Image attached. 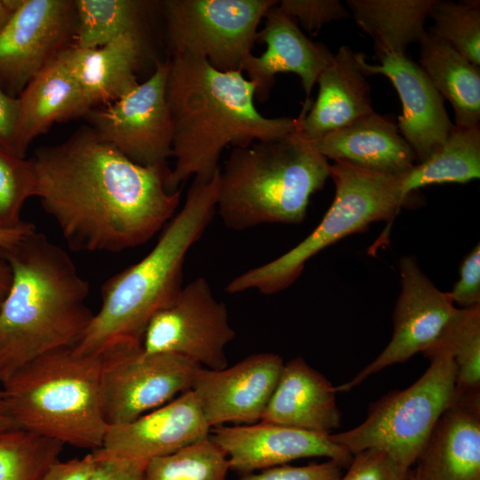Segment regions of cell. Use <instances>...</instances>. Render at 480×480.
Wrapping results in <instances>:
<instances>
[{"label":"cell","instance_id":"5bb4252c","mask_svg":"<svg viewBox=\"0 0 480 480\" xmlns=\"http://www.w3.org/2000/svg\"><path fill=\"white\" fill-rule=\"evenodd\" d=\"M401 292L393 314V335L384 350L349 381L335 387L349 391L372 374L404 363L430 348L441 336L457 307L450 292L437 289L412 256L399 261Z\"/></svg>","mask_w":480,"mask_h":480},{"label":"cell","instance_id":"e0dca14e","mask_svg":"<svg viewBox=\"0 0 480 480\" xmlns=\"http://www.w3.org/2000/svg\"><path fill=\"white\" fill-rule=\"evenodd\" d=\"M200 404L191 389L123 425L108 426L102 457L147 462L210 436Z\"/></svg>","mask_w":480,"mask_h":480},{"label":"cell","instance_id":"60d3db41","mask_svg":"<svg viewBox=\"0 0 480 480\" xmlns=\"http://www.w3.org/2000/svg\"><path fill=\"white\" fill-rule=\"evenodd\" d=\"M19 109V98L8 95L0 88V148L15 155Z\"/></svg>","mask_w":480,"mask_h":480},{"label":"cell","instance_id":"8d00e7d4","mask_svg":"<svg viewBox=\"0 0 480 480\" xmlns=\"http://www.w3.org/2000/svg\"><path fill=\"white\" fill-rule=\"evenodd\" d=\"M342 468L340 464L332 460L306 466L284 464L242 475L240 480H340Z\"/></svg>","mask_w":480,"mask_h":480},{"label":"cell","instance_id":"d4e9b609","mask_svg":"<svg viewBox=\"0 0 480 480\" xmlns=\"http://www.w3.org/2000/svg\"><path fill=\"white\" fill-rule=\"evenodd\" d=\"M16 154L26 157L30 143L55 123L85 116L92 108L61 53L36 75L19 95Z\"/></svg>","mask_w":480,"mask_h":480},{"label":"cell","instance_id":"6da1fadb","mask_svg":"<svg viewBox=\"0 0 480 480\" xmlns=\"http://www.w3.org/2000/svg\"><path fill=\"white\" fill-rule=\"evenodd\" d=\"M36 197L76 252H120L148 242L174 217L181 189L169 192L171 169L138 164L91 126L37 148Z\"/></svg>","mask_w":480,"mask_h":480},{"label":"cell","instance_id":"603a6c76","mask_svg":"<svg viewBox=\"0 0 480 480\" xmlns=\"http://www.w3.org/2000/svg\"><path fill=\"white\" fill-rule=\"evenodd\" d=\"M310 143L327 160L393 176L406 174L417 164L396 124L375 111Z\"/></svg>","mask_w":480,"mask_h":480},{"label":"cell","instance_id":"d6a6232c","mask_svg":"<svg viewBox=\"0 0 480 480\" xmlns=\"http://www.w3.org/2000/svg\"><path fill=\"white\" fill-rule=\"evenodd\" d=\"M428 32L450 44L471 63L480 67V2L435 0Z\"/></svg>","mask_w":480,"mask_h":480},{"label":"cell","instance_id":"b9f144b4","mask_svg":"<svg viewBox=\"0 0 480 480\" xmlns=\"http://www.w3.org/2000/svg\"><path fill=\"white\" fill-rule=\"evenodd\" d=\"M35 229V226L27 221H24L20 226L16 228L0 226V249L12 247Z\"/></svg>","mask_w":480,"mask_h":480},{"label":"cell","instance_id":"52a82bcc","mask_svg":"<svg viewBox=\"0 0 480 480\" xmlns=\"http://www.w3.org/2000/svg\"><path fill=\"white\" fill-rule=\"evenodd\" d=\"M330 177L335 196L318 226L289 252L235 277L226 292L253 289L269 295L286 289L310 258L348 235L364 231L372 222L393 220L411 196L403 192L402 175L380 173L345 161L330 165Z\"/></svg>","mask_w":480,"mask_h":480},{"label":"cell","instance_id":"30bf717a","mask_svg":"<svg viewBox=\"0 0 480 480\" xmlns=\"http://www.w3.org/2000/svg\"><path fill=\"white\" fill-rule=\"evenodd\" d=\"M101 355L102 404L108 426L129 423L190 389L202 368L179 355L145 353L142 345Z\"/></svg>","mask_w":480,"mask_h":480},{"label":"cell","instance_id":"8992f818","mask_svg":"<svg viewBox=\"0 0 480 480\" xmlns=\"http://www.w3.org/2000/svg\"><path fill=\"white\" fill-rule=\"evenodd\" d=\"M102 364V355L70 347L20 368L0 387L18 427L80 449H100L108 427Z\"/></svg>","mask_w":480,"mask_h":480},{"label":"cell","instance_id":"8fae6325","mask_svg":"<svg viewBox=\"0 0 480 480\" xmlns=\"http://www.w3.org/2000/svg\"><path fill=\"white\" fill-rule=\"evenodd\" d=\"M235 336L227 306L215 299L207 280L198 277L151 317L142 349L179 355L204 368L220 370L228 366L225 349Z\"/></svg>","mask_w":480,"mask_h":480},{"label":"cell","instance_id":"7c38bea8","mask_svg":"<svg viewBox=\"0 0 480 480\" xmlns=\"http://www.w3.org/2000/svg\"><path fill=\"white\" fill-rule=\"evenodd\" d=\"M169 67V58L157 60L145 82L85 116L100 140L140 165L164 164L172 156V123L166 100Z\"/></svg>","mask_w":480,"mask_h":480},{"label":"cell","instance_id":"ba28073f","mask_svg":"<svg viewBox=\"0 0 480 480\" xmlns=\"http://www.w3.org/2000/svg\"><path fill=\"white\" fill-rule=\"evenodd\" d=\"M455 386L452 358L437 356L412 385L371 404L360 425L329 437L352 455L376 448L411 469L438 418L455 402Z\"/></svg>","mask_w":480,"mask_h":480},{"label":"cell","instance_id":"f6af8a7d","mask_svg":"<svg viewBox=\"0 0 480 480\" xmlns=\"http://www.w3.org/2000/svg\"><path fill=\"white\" fill-rule=\"evenodd\" d=\"M23 0H0V32L4 28Z\"/></svg>","mask_w":480,"mask_h":480},{"label":"cell","instance_id":"1f68e13d","mask_svg":"<svg viewBox=\"0 0 480 480\" xmlns=\"http://www.w3.org/2000/svg\"><path fill=\"white\" fill-rule=\"evenodd\" d=\"M64 445L20 428L0 434V480H39Z\"/></svg>","mask_w":480,"mask_h":480},{"label":"cell","instance_id":"cb8c5ba5","mask_svg":"<svg viewBox=\"0 0 480 480\" xmlns=\"http://www.w3.org/2000/svg\"><path fill=\"white\" fill-rule=\"evenodd\" d=\"M144 50L145 36L125 34L97 48L72 44L61 56L93 108L117 100L140 84L136 71Z\"/></svg>","mask_w":480,"mask_h":480},{"label":"cell","instance_id":"ee69618b","mask_svg":"<svg viewBox=\"0 0 480 480\" xmlns=\"http://www.w3.org/2000/svg\"><path fill=\"white\" fill-rule=\"evenodd\" d=\"M11 281V268L0 252V308L10 288Z\"/></svg>","mask_w":480,"mask_h":480},{"label":"cell","instance_id":"4fadbf2b","mask_svg":"<svg viewBox=\"0 0 480 480\" xmlns=\"http://www.w3.org/2000/svg\"><path fill=\"white\" fill-rule=\"evenodd\" d=\"M72 0H23L0 32V88L19 97L29 81L72 45Z\"/></svg>","mask_w":480,"mask_h":480},{"label":"cell","instance_id":"83f0119b","mask_svg":"<svg viewBox=\"0 0 480 480\" xmlns=\"http://www.w3.org/2000/svg\"><path fill=\"white\" fill-rule=\"evenodd\" d=\"M480 177V124H453L445 141L424 162L402 175V189L410 196L433 184L467 183Z\"/></svg>","mask_w":480,"mask_h":480},{"label":"cell","instance_id":"7402d4cb","mask_svg":"<svg viewBox=\"0 0 480 480\" xmlns=\"http://www.w3.org/2000/svg\"><path fill=\"white\" fill-rule=\"evenodd\" d=\"M260 421L330 435L340 425L335 387L295 357L284 363Z\"/></svg>","mask_w":480,"mask_h":480},{"label":"cell","instance_id":"4316f807","mask_svg":"<svg viewBox=\"0 0 480 480\" xmlns=\"http://www.w3.org/2000/svg\"><path fill=\"white\" fill-rule=\"evenodd\" d=\"M435 0H347L356 25L374 43L379 59L406 54L425 36L426 20Z\"/></svg>","mask_w":480,"mask_h":480},{"label":"cell","instance_id":"4dcf8cb0","mask_svg":"<svg viewBox=\"0 0 480 480\" xmlns=\"http://www.w3.org/2000/svg\"><path fill=\"white\" fill-rule=\"evenodd\" d=\"M224 452L210 436L147 461L141 480H227Z\"/></svg>","mask_w":480,"mask_h":480},{"label":"cell","instance_id":"2e32d148","mask_svg":"<svg viewBox=\"0 0 480 480\" xmlns=\"http://www.w3.org/2000/svg\"><path fill=\"white\" fill-rule=\"evenodd\" d=\"M210 437L226 455L229 470L245 475L290 461L324 457L348 468L353 455L331 440L329 435L259 421L221 425Z\"/></svg>","mask_w":480,"mask_h":480},{"label":"cell","instance_id":"836d02e7","mask_svg":"<svg viewBox=\"0 0 480 480\" xmlns=\"http://www.w3.org/2000/svg\"><path fill=\"white\" fill-rule=\"evenodd\" d=\"M36 196V172L32 158L27 159L0 148V226L16 228L24 220L25 202Z\"/></svg>","mask_w":480,"mask_h":480},{"label":"cell","instance_id":"f35d334b","mask_svg":"<svg viewBox=\"0 0 480 480\" xmlns=\"http://www.w3.org/2000/svg\"><path fill=\"white\" fill-rule=\"evenodd\" d=\"M93 452L96 463L88 480H141L147 462L107 458Z\"/></svg>","mask_w":480,"mask_h":480},{"label":"cell","instance_id":"e575fe53","mask_svg":"<svg viewBox=\"0 0 480 480\" xmlns=\"http://www.w3.org/2000/svg\"><path fill=\"white\" fill-rule=\"evenodd\" d=\"M277 7L310 34L324 25L347 18L348 10L339 0H282Z\"/></svg>","mask_w":480,"mask_h":480},{"label":"cell","instance_id":"d6986e66","mask_svg":"<svg viewBox=\"0 0 480 480\" xmlns=\"http://www.w3.org/2000/svg\"><path fill=\"white\" fill-rule=\"evenodd\" d=\"M264 18V28L258 32L257 40L264 43L267 49L260 56L250 55L242 67V72L245 71L248 80L255 85V98L266 101L276 75L292 72L300 77L306 100H309L319 75L334 54L325 45L308 39L277 4Z\"/></svg>","mask_w":480,"mask_h":480},{"label":"cell","instance_id":"5b68a950","mask_svg":"<svg viewBox=\"0 0 480 480\" xmlns=\"http://www.w3.org/2000/svg\"><path fill=\"white\" fill-rule=\"evenodd\" d=\"M330 165L298 128L276 140L233 148L220 170L216 210L224 225L237 231L300 224L310 196L330 177Z\"/></svg>","mask_w":480,"mask_h":480},{"label":"cell","instance_id":"44dd1931","mask_svg":"<svg viewBox=\"0 0 480 480\" xmlns=\"http://www.w3.org/2000/svg\"><path fill=\"white\" fill-rule=\"evenodd\" d=\"M413 465L409 480H480V399L447 407Z\"/></svg>","mask_w":480,"mask_h":480},{"label":"cell","instance_id":"f546056e","mask_svg":"<svg viewBox=\"0 0 480 480\" xmlns=\"http://www.w3.org/2000/svg\"><path fill=\"white\" fill-rule=\"evenodd\" d=\"M423 355H447L456 368V401L480 399V306L460 308L439 339Z\"/></svg>","mask_w":480,"mask_h":480},{"label":"cell","instance_id":"f1b7e54d","mask_svg":"<svg viewBox=\"0 0 480 480\" xmlns=\"http://www.w3.org/2000/svg\"><path fill=\"white\" fill-rule=\"evenodd\" d=\"M156 2L142 0H74L73 45L102 46L125 34L145 36L149 11Z\"/></svg>","mask_w":480,"mask_h":480},{"label":"cell","instance_id":"ffe728a7","mask_svg":"<svg viewBox=\"0 0 480 480\" xmlns=\"http://www.w3.org/2000/svg\"><path fill=\"white\" fill-rule=\"evenodd\" d=\"M360 54L342 45L319 75L316 100L313 104L306 100L297 117L298 131L306 140H316L374 112Z\"/></svg>","mask_w":480,"mask_h":480},{"label":"cell","instance_id":"7bdbcfd3","mask_svg":"<svg viewBox=\"0 0 480 480\" xmlns=\"http://www.w3.org/2000/svg\"><path fill=\"white\" fill-rule=\"evenodd\" d=\"M19 428L8 407L4 392L0 388V434Z\"/></svg>","mask_w":480,"mask_h":480},{"label":"cell","instance_id":"9c48e42d","mask_svg":"<svg viewBox=\"0 0 480 480\" xmlns=\"http://www.w3.org/2000/svg\"><path fill=\"white\" fill-rule=\"evenodd\" d=\"M275 0H164L170 56H202L216 69L242 71L257 41L260 21Z\"/></svg>","mask_w":480,"mask_h":480},{"label":"cell","instance_id":"3957f363","mask_svg":"<svg viewBox=\"0 0 480 480\" xmlns=\"http://www.w3.org/2000/svg\"><path fill=\"white\" fill-rule=\"evenodd\" d=\"M12 281L0 308V387L47 353L75 347L93 313L87 280L68 252L36 229L0 249Z\"/></svg>","mask_w":480,"mask_h":480},{"label":"cell","instance_id":"9a60e30c","mask_svg":"<svg viewBox=\"0 0 480 480\" xmlns=\"http://www.w3.org/2000/svg\"><path fill=\"white\" fill-rule=\"evenodd\" d=\"M284 364L279 355L267 352L220 370L199 369L190 389L211 429L260 421Z\"/></svg>","mask_w":480,"mask_h":480},{"label":"cell","instance_id":"ac0fdd59","mask_svg":"<svg viewBox=\"0 0 480 480\" xmlns=\"http://www.w3.org/2000/svg\"><path fill=\"white\" fill-rule=\"evenodd\" d=\"M380 60V64L372 65L364 53L360 54V66L366 76L381 74L396 88L403 109L397 129L417 162H424L445 141L453 126L444 98L420 65L406 54L387 55Z\"/></svg>","mask_w":480,"mask_h":480},{"label":"cell","instance_id":"277c9868","mask_svg":"<svg viewBox=\"0 0 480 480\" xmlns=\"http://www.w3.org/2000/svg\"><path fill=\"white\" fill-rule=\"evenodd\" d=\"M219 175L220 171L210 180L194 178L182 209L168 222L155 247L104 283L100 308L74 347L76 352L101 355L142 345L151 317L172 303L183 287L188 252L216 211Z\"/></svg>","mask_w":480,"mask_h":480},{"label":"cell","instance_id":"7a4b0ae2","mask_svg":"<svg viewBox=\"0 0 480 480\" xmlns=\"http://www.w3.org/2000/svg\"><path fill=\"white\" fill-rule=\"evenodd\" d=\"M166 100L172 123L174 167L169 192L190 177L210 180L223 149L276 140L297 129V117H267L254 104L255 85L242 71L223 72L202 56H170Z\"/></svg>","mask_w":480,"mask_h":480},{"label":"cell","instance_id":"d590c367","mask_svg":"<svg viewBox=\"0 0 480 480\" xmlns=\"http://www.w3.org/2000/svg\"><path fill=\"white\" fill-rule=\"evenodd\" d=\"M340 480H409L410 469L394 460L386 452L369 448L353 455Z\"/></svg>","mask_w":480,"mask_h":480},{"label":"cell","instance_id":"74e56055","mask_svg":"<svg viewBox=\"0 0 480 480\" xmlns=\"http://www.w3.org/2000/svg\"><path fill=\"white\" fill-rule=\"evenodd\" d=\"M450 292L452 302L468 308L480 306V246L477 244L464 258L460 278Z\"/></svg>","mask_w":480,"mask_h":480},{"label":"cell","instance_id":"ab89813d","mask_svg":"<svg viewBox=\"0 0 480 480\" xmlns=\"http://www.w3.org/2000/svg\"><path fill=\"white\" fill-rule=\"evenodd\" d=\"M96 463L92 452L83 458L53 462L39 480H88Z\"/></svg>","mask_w":480,"mask_h":480},{"label":"cell","instance_id":"484cf974","mask_svg":"<svg viewBox=\"0 0 480 480\" xmlns=\"http://www.w3.org/2000/svg\"><path fill=\"white\" fill-rule=\"evenodd\" d=\"M419 65L441 96L451 103L455 126L479 124V66L428 31L420 43Z\"/></svg>","mask_w":480,"mask_h":480}]
</instances>
